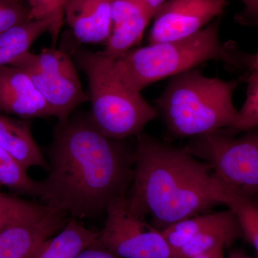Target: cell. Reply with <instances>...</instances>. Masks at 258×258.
<instances>
[{
  "label": "cell",
  "instance_id": "7c38bea8",
  "mask_svg": "<svg viewBox=\"0 0 258 258\" xmlns=\"http://www.w3.org/2000/svg\"><path fill=\"white\" fill-rule=\"evenodd\" d=\"M144 0H111L112 30L103 55L117 60L142 40L153 18Z\"/></svg>",
  "mask_w": 258,
  "mask_h": 258
},
{
  "label": "cell",
  "instance_id": "cb8c5ba5",
  "mask_svg": "<svg viewBox=\"0 0 258 258\" xmlns=\"http://www.w3.org/2000/svg\"><path fill=\"white\" fill-rule=\"evenodd\" d=\"M75 258H120L103 247L98 242L83 249Z\"/></svg>",
  "mask_w": 258,
  "mask_h": 258
},
{
  "label": "cell",
  "instance_id": "7402d4cb",
  "mask_svg": "<svg viewBox=\"0 0 258 258\" xmlns=\"http://www.w3.org/2000/svg\"><path fill=\"white\" fill-rule=\"evenodd\" d=\"M69 0H27L30 20H50L54 24L52 46L56 42L64 22V12Z\"/></svg>",
  "mask_w": 258,
  "mask_h": 258
},
{
  "label": "cell",
  "instance_id": "9a60e30c",
  "mask_svg": "<svg viewBox=\"0 0 258 258\" xmlns=\"http://www.w3.org/2000/svg\"><path fill=\"white\" fill-rule=\"evenodd\" d=\"M243 238L242 230L235 214L230 210L223 211L221 218L208 226L181 246L172 258H192L208 252L219 244L230 247Z\"/></svg>",
  "mask_w": 258,
  "mask_h": 258
},
{
  "label": "cell",
  "instance_id": "f1b7e54d",
  "mask_svg": "<svg viewBox=\"0 0 258 258\" xmlns=\"http://www.w3.org/2000/svg\"><path fill=\"white\" fill-rule=\"evenodd\" d=\"M252 63L258 64V52L252 56Z\"/></svg>",
  "mask_w": 258,
  "mask_h": 258
},
{
  "label": "cell",
  "instance_id": "30bf717a",
  "mask_svg": "<svg viewBox=\"0 0 258 258\" xmlns=\"http://www.w3.org/2000/svg\"><path fill=\"white\" fill-rule=\"evenodd\" d=\"M66 212L52 208L44 217L10 225L0 232V258H32L39 246L63 228Z\"/></svg>",
  "mask_w": 258,
  "mask_h": 258
},
{
  "label": "cell",
  "instance_id": "d6986e66",
  "mask_svg": "<svg viewBox=\"0 0 258 258\" xmlns=\"http://www.w3.org/2000/svg\"><path fill=\"white\" fill-rule=\"evenodd\" d=\"M27 171L15 157L0 148V186L20 195L41 199L45 192L43 181L31 179Z\"/></svg>",
  "mask_w": 258,
  "mask_h": 258
},
{
  "label": "cell",
  "instance_id": "44dd1931",
  "mask_svg": "<svg viewBox=\"0 0 258 258\" xmlns=\"http://www.w3.org/2000/svg\"><path fill=\"white\" fill-rule=\"evenodd\" d=\"M247 78V95L243 106L239 111V118L232 128L224 129L233 136L236 132H249L258 126V64L252 63Z\"/></svg>",
  "mask_w": 258,
  "mask_h": 258
},
{
  "label": "cell",
  "instance_id": "603a6c76",
  "mask_svg": "<svg viewBox=\"0 0 258 258\" xmlns=\"http://www.w3.org/2000/svg\"><path fill=\"white\" fill-rule=\"evenodd\" d=\"M30 20V10L22 0H0V35Z\"/></svg>",
  "mask_w": 258,
  "mask_h": 258
},
{
  "label": "cell",
  "instance_id": "2e32d148",
  "mask_svg": "<svg viewBox=\"0 0 258 258\" xmlns=\"http://www.w3.org/2000/svg\"><path fill=\"white\" fill-rule=\"evenodd\" d=\"M214 175V174H213ZM214 197L235 214L244 240L258 253V203L214 175Z\"/></svg>",
  "mask_w": 258,
  "mask_h": 258
},
{
  "label": "cell",
  "instance_id": "4316f807",
  "mask_svg": "<svg viewBox=\"0 0 258 258\" xmlns=\"http://www.w3.org/2000/svg\"><path fill=\"white\" fill-rule=\"evenodd\" d=\"M144 3L147 4L149 9L152 12L153 15H154L158 8H159L163 3H165L166 0H144Z\"/></svg>",
  "mask_w": 258,
  "mask_h": 258
},
{
  "label": "cell",
  "instance_id": "484cf974",
  "mask_svg": "<svg viewBox=\"0 0 258 258\" xmlns=\"http://www.w3.org/2000/svg\"><path fill=\"white\" fill-rule=\"evenodd\" d=\"M225 246L219 244L215 248L192 258H224Z\"/></svg>",
  "mask_w": 258,
  "mask_h": 258
},
{
  "label": "cell",
  "instance_id": "ba28073f",
  "mask_svg": "<svg viewBox=\"0 0 258 258\" xmlns=\"http://www.w3.org/2000/svg\"><path fill=\"white\" fill-rule=\"evenodd\" d=\"M106 212L98 242L112 253L120 258H172L160 231L131 211L126 195L111 202Z\"/></svg>",
  "mask_w": 258,
  "mask_h": 258
},
{
  "label": "cell",
  "instance_id": "277c9868",
  "mask_svg": "<svg viewBox=\"0 0 258 258\" xmlns=\"http://www.w3.org/2000/svg\"><path fill=\"white\" fill-rule=\"evenodd\" d=\"M238 85L189 70L170 78L157 109L171 135L179 138L230 129L239 118L232 101Z\"/></svg>",
  "mask_w": 258,
  "mask_h": 258
},
{
  "label": "cell",
  "instance_id": "4fadbf2b",
  "mask_svg": "<svg viewBox=\"0 0 258 258\" xmlns=\"http://www.w3.org/2000/svg\"><path fill=\"white\" fill-rule=\"evenodd\" d=\"M64 21L81 43H105L111 33V0H69Z\"/></svg>",
  "mask_w": 258,
  "mask_h": 258
},
{
  "label": "cell",
  "instance_id": "8fae6325",
  "mask_svg": "<svg viewBox=\"0 0 258 258\" xmlns=\"http://www.w3.org/2000/svg\"><path fill=\"white\" fill-rule=\"evenodd\" d=\"M0 112L23 119L53 116L28 75L13 66L0 68Z\"/></svg>",
  "mask_w": 258,
  "mask_h": 258
},
{
  "label": "cell",
  "instance_id": "ac0fdd59",
  "mask_svg": "<svg viewBox=\"0 0 258 258\" xmlns=\"http://www.w3.org/2000/svg\"><path fill=\"white\" fill-rule=\"evenodd\" d=\"M48 32L52 37L54 24L50 20H30L0 35V68L10 66L30 50L39 37Z\"/></svg>",
  "mask_w": 258,
  "mask_h": 258
},
{
  "label": "cell",
  "instance_id": "d4e9b609",
  "mask_svg": "<svg viewBox=\"0 0 258 258\" xmlns=\"http://www.w3.org/2000/svg\"><path fill=\"white\" fill-rule=\"evenodd\" d=\"M244 5V10L241 21L244 23L258 24V0H241Z\"/></svg>",
  "mask_w": 258,
  "mask_h": 258
},
{
  "label": "cell",
  "instance_id": "e0dca14e",
  "mask_svg": "<svg viewBox=\"0 0 258 258\" xmlns=\"http://www.w3.org/2000/svg\"><path fill=\"white\" fill-rule=\"evenodd\" d=\"M99 235L100 232L88 230L73 217L60 233L39 246L32 258H75L96 243Z\"/></svg>",
  "mask_w": 258,
  "mask_h": 258
},
{
  "label": "cell",
  "instance_id": "3957f363",
  "mask_svg": "<svg viewBox=\"0 0 258 258\" xmlns=\"http://www.w3.org/2000/svg\"><path fill=\"white\" fill-rule=\"evenodd\" d=\"M220 21L207 25L191 36L136 47L115 60L117 74L136 92L152 83L195 69L208 61H222L235 67L252 64V56H243L220 38Z\"/></svg>",
  "mask_w": 258,
  "mask_h": 258
},
{
  "label": "cell",
  "instance_id": "5b68a950",
  "mask_svg": "<svg viewBox=\"0 0 258 258\" xmlns=\"http://www.w3.org/2000/svg\"><path fill=\"white\" fill-rule=\"evenodd\" d=\"M75 59L88 79L91 120L102 134L114 140L138 137L159 111L121 81L115 60L85 48L75 50Z\"/></svg>",
  "mask_w": 258,
  "mask_h": 258
},
{
  "label": "cell",
  "instance_id": "ffe728a7",
  "mask_svg": "<svg viewBox=\"0 0 258 258\" xmlns=\"http://www.w3.org/2000/svg\"><path fill=\"white\" fill-rule=\"evenodd\" d=\"M52 210L43 204L22 200L0 191V232L18 222L41 219Z\"/></svg>",
  "mask_w": 258,
  "mask_h": 258
},
{
  "label": "cell",
  "instance_id": "6da1fadb",
  "mask_svg": "<svg viewBox=\"0 0 258 258\" xmlns=\"http://www.w3.org/2000/svg\"><path fill=\"white\" fill-rule=\"evenodd\" d=\"M43 205L74 218H93L126 195L134 176V152L100 132L90 114L58 122L48 151Z\"/></svg>",
  "mask_w": 258,
  "mask_h": 258
},
{
  "label": "cell",
  "instance_id": "9c48e42d",
  "mask_svg": "<svg viewBox=\"0 0 258 258\" xmlns=\"http://www.w3.org/2000/svg\"><path fill=\"white\" fill-rule=\"evenodd\" d=\"M227 0H166L153 16L149 44L191 36L222 14Z\"/></svg>",
  "mask_w": 258,
  "mask_h": 258
},
{
  "label": "cell",
  "instance_id": "5bb4252c",
  "mask_svg": "<svg viewBox=\"0 0 258 258\" xmlns=\"http://www.w3.org/2000/svg\"><path fill=\"white\" fill-rule=\"evenodd\" d=\"M0 148L15 157L28 170L38 166L49 171L48 163L32 137L30 122L16 119L0 112Z\"/></svg>",
  "mask_w": 258,
  "mask_h": 258
},
{
  "label": "cell",
  "instance_id": "8992f818",
  "mask_svg": "<svg viewBox=\"0 0 258 258\" xmlns=\"http://www.w3.org/2000/svg\"><path fill=\"white\" fill-rule=\"evenodd\" d=\"M183 149L211 166L218 179L257 201L258 132L236 138L217 130L192 137Z\"/></svg>",
  "mask_w": 258,
  "mask_h": 258
},
{
  "label": "cell",
  "instance_id": "83f0119b",
  "mask_svg": "<svg viewBox=\"0 0 258 258\" xmlns=\"http://www.w3.org/2000/svg\"><path fill=\"white\" fill-rule=\"evenodd\" d=\"M227 258H253L240 249H232L229 252Z\"/></svg>",
  "mask_w": 258,
  "mask_h": 258
},
{
  "label": "cell",
  "instance_id": "52a82bcc",
  "mask_svg": "<svg viewBox=\"0 0 258 258\" xmlns=\"http://www.w3.org/2000/svg\"><path fill=\"white\" fill-rule=\"evenodd\" d=\"M10 66L28 75L60 123L69 120L76 108L89 101L71 57L55 47L38 54L28 51Z\"/></svg>",
  "mask_w": 258,
  "mask_h": 258
},
{
  "label": "cell",
  "instance_id": "7a4b0ae2",
  "mask_svg": "<svg viewBox=\"0 0 258 258\" xmlns=\"http://www.w3.org/2000/svg\"><path fill=\"white\" fill-rule=\"evenodd\" d=\"M134 158L128 207L140 218L151 215L156 230L162 231L220 205L213 195L211 166L184 149L142 133L137 137Z\"/></svg>",
  "mask_w": 258,
  "mask_h": 258
}]
</instances>
